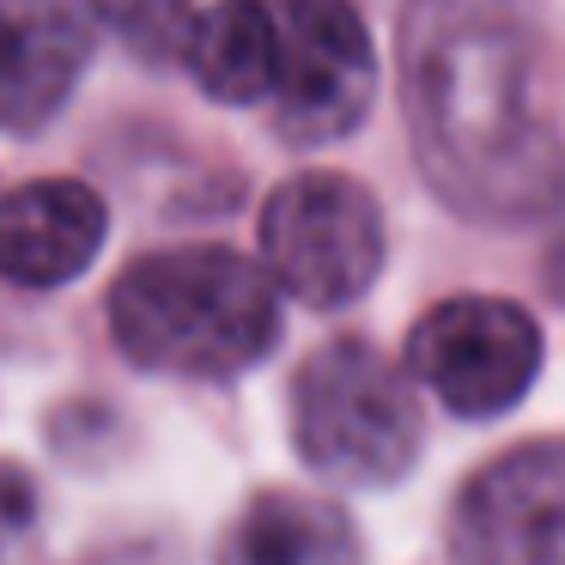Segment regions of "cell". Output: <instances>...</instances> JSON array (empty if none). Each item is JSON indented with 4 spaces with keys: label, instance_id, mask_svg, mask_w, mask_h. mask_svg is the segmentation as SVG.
<instances>
[{
    "label": "cell",
    "instance_id": "cell-1",
    "mask_svg": "<svg viewBox=\"0 0 565 565\" xmlns=\"http://www.w3.org/2000/svg\"><path fill=\"white\" fill-rule=\"evenodd\" d=\"M402 55L426 171L475 213L535 207L559 164L535 25L511 0H419Z\"/></svg>",
    "mask_w": 565,
    "mask_h": 565
},
{
    "label": "cell",
    "instance_id": "cell-2",
    "mask_svg": "<svg viewBox=\"0 0 565 565\" xmlns=\"http://www.w3.org/2000/svg\"><path fill=\"white\" fill-rule=\"evenodd\" d=\"M110 334L135 365L171 377H232L280 334V298L262 262L189 244L128 262L110 292Z\"/></svg>",
    "mask_w": 565,
    "mask_h": 565
},
{
    "label": "cell",
    "instance_id": "cell-3",
    "mask_svg": "<svg viewBox=\"0 0 565 565\" xmlns=\"http://www.w3.org/2000/svg\"><path fill=\"white\" fill-rule=\"evenodd\" d=\"M292 438L341 487H390L419 456V395L371 341H329L292 377Z\"/></svg>",
    "mask_w": 565,
    "mask_h": 565
},
{
    "label": "cell",
    "instance_id": "cell-4",
    "mask_svg": "<svg viewBox=\"0 0 565 565\" xmlns=\"http://www.w3.org/2000/svg\"><path fill=\"white\" fill-rule=\"evenodd\" d=\"M383 268V213L371 189L334 171L280 183L262 207V274L317 310L353 305Z\"/></svg>",
    "mask_w": 565,
    "mask_h": 565
},
{
    "label": "cell",
    "instance_id": "cell-5",
    "mask_svg": "<svg viewBox=\"0 0 565 565\" xmlns=\"http://www.w3.org/2000/svg\"><path fill=\"white\" fill-rule=\"evenodd\" d=\"M541 377V329L511 298H444L407 334V383L431 390L450 414L492 419Z\"/></svg>",
    "mask_w": 565,
    "mask_h": 565
},
{
    "label": "cell",
    "instance_id": "cell-6",
    "mask_svg": "<svg viewBox=\"0 0 565 565\" xmlns=\"http://www.w3.org/2000/svg\"><path fill=\"white\" fill-rule=\"evenodd\" d=\"M280 67H274V122L298 147L341 140L365 122L377 92V55L353 0H280Z\"/></svg>",
    "mask_w": 565,
    "mask_h": 565
},
{
    "label": "cell",
    "instance_id": "cell-7",
    "mask_svg": "<svg viewBox=\"0 0 565 565\" xmlns=\"http://www.w3.org/2000/svg\"><path fill=\"white\" fill-rule=\"evenodd\" d=\"M462 565H565V444L499 456L450 511Z\"/></svg>",
    "mask_w": 565,
    "mask_h": 565
},
{
    "label": "cell",
    "instance_id": "cell-8",
    "mask_svg": "<svg viewBox=\"0 0 565 565\" xmlns=\"http://www.w3.org/2000/svg\"><path fill=\"white\" fill-rule=\"evenodd\" d=\"M92 38L67 0H0V128L38 135L86 74Z\"/></svg>",
    "mask_w": 565,
    "mask_h": 565
},
{
    "label": "cell",
    "instance_id": "cell-9",
    "mask_svg": "<svg viewBox=\"0 0 565 565\" xmlns=\"http://www.w3.org/2000/svg\"><path fill=\"white\" fill-rule=\"evenodd\" d=\"M104 249V201L74 177H50L0 201V274L13 286H67Z\"/></svg>",
    "mask_w": 565,
    "mask_h": 565
},
{
    "label": "cell",
    "instance_id": "cell-10",
    "mask_svg": "<svg viewBox=\"0 0 565 565\" xmlns=\"http://www.w3.org/2000/svg\"><path fill=\"white\" fill-rule=\"evenodd\" d=\"M183 62L213 104H262L274 98L280 67V31L262 0H220L213 13L189 25Z\"/></svg>",
    "mask_w": 565,
    "mask_h": 565
},
{
    "label": "cell",
    "instance_id": "cell-11",
    "mask_svg": "<svg viewBox=\"0 0 565 565\" xmlns=\"http://www.w3.org/2000/svg\"><path fill=\"white\" fill-rule=\"evenodd\" d=\"M225 565H359V535L329 499L262 492L225 535Z\"/></svg>",
    "mask_w": 565,
    "mask_h": 565
},
{
    "label": "cell",
    "instance_id": "cell-12",
    "mask_svg": "<svg viewBox=\"0 0 565 565\" xmlns=\"http://www.w3.org/2000/svg\"><path fill=\"white\" fill-rule=\"evenodd\" d=\"M86 7L140 62H171V55H183L189 25H195V7L189 0H86Z\"/></svg>",
    "mask_w": 565,
    "mask_h": 565
},
{
    "label": "cell",
    "instance_id": "cell-13",
    "mask_svg": "<svg viewBox=\"0 0 565 565\" xmlns=\"http://www.w3.org/2000/svg\"><path fill=\"white\" fill-rule=\"evenodd\" d=\"M25 511H31V492H25V480L0 468V541H13L19 529H25Z\"/></svg>",
    "mask_w": 565,
    "mask_h": 565
},
{
    "label": "cell",
    "instance_id": "cell-14",
    "mask_svg": "<svg viewBox=\"0 0 565 565\" xmlns=\"http://www.w3.org/2000/svg\"><path fill=\"white\" fill-rule=\"evenodd\" d=\"M553 292L565 298V237H559V249H553Z\"/></svg>",
    "mask_w": 565,
    "mask_h": 565
}]
</instances>
